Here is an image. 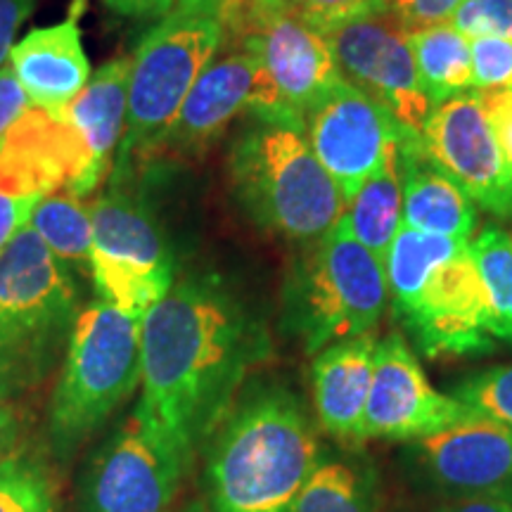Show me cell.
<instances>
[{
    "label": "cell",
    "mask_w": 512,
    "mask_h": 512,
    "mask_svg": "<svg viewBox=\"0 0 512 512\" xmlns=\"http://www.w3.org/2000/svg\"><path fill=\"white\" fill-rule=\"evenodd\" d=\"M268 337L214 275H185L140 318V401L133 415L183 448H200L235 406Z\"/></svg>",
    "instance_id": "1"
},
{
    "label": "cell",
    "mask_w": 512,
    "mask_h": 512,
    "mask_svg": "<svg viewBox=\"0 0 512 512\" xmlns=\"http://www.w3.org/2000/svg\"><path fill=\"white\" fill-rule=\"evenodd\" d=\"M309 408L268 384L235 401L209 448V512H292L320 463Z\"/></svg>",
    "instance_id": "2"
},
{
    "label": "cell",
    "mask_w": 512,
    "mask_h": 512,
    "mask_svg": "<svg viewBox=\"0 0 512 512\" xmlns=\"http://www.w3.org/2000/svg\"><path fill=\"white\" fill-rule=\"evenodd\" d=\"M230 181L256 226L299 245L330 233L347 209V197L294 121L256 119L240 133L230 150Z\"/></svg>",
    "instance_id": "3"
},
{
    "label": "cell",
    "mask_w": 512,
    "mask_h": 512,
    "mask_svg": "<svg viewBox=\"0 0 512 512\" xmlns=\"http://www.w3.org/2000/svg\"><path fill=\"white\" fill-rule=\"evenodd\" d=\"M76 318L67 264L24 226L0 254V399L34 389L53 373Z\"/></svg>",
    "instance_id": "4"
},
{
    "label": "cell",
    "mask_w": 512,
    "mask_h": 512,
    "mask_svg": "<svg viewBox=\"0 0 512 512\" xmlns=\"http://www.w3.org/2000/svg\"><path fill=\"white\" fill-rule=\"evenodd\" d=\"M389 302L384 261L342 223L306 242L283 285V325L309 354L375 332Z\"/></svg>",
    "instance_id": "5"
},
{
    "label": "cell",
    "mask_w": 512,
    "mask_h": 512,
    "mask_svg": "<svg viewBox=\"0 0 512 512\" xmlns=\"http://www.w3.org/2000/svg\"><path fill=\"white\" fill-rule=\"evenodd\" d=\"M140 387V318L98 302L76 318L62 358L48 432L69 458Z\"/></svg>",
    "instance_id": "6"
},
{
    "label": "cell",
    "mask_w": 512,
    "mask_h": 512,
    "mask_svg": "<svg viewBox=\"0 0 512 512\" xmlns=\"http://www.w3.org/2000/svg\"><path fill=\"white\" fill-rule=\"evenodd\" d=\"M226 29L219 19L171 12L143 38L128 72L126 128L114 176L126 178L176 119L188 93L219 55Z\"/></svg>",
    "instance_id": "7"
},
{
    "label": "cell",
    "mask_w": 512,
    "mask_h": 512,
    "mask_svg": "<svg viewBox=\"0 0 512 512\" xmlns=\"http://www.w3.org/2000/svg\"><path fill=\"white\" fill-rule=\"evenodd\" d=\"M389 302L427 358L475 356L496 347L494 311L472 240L392 280Z\"/></svg>",
    "instance_id": "8"
},
{
    "label": "cell",
    "mask_w": 512,
    "mask_h": 512,
    "mask_svg": "<svg viewBox=\"0 0 512 512\" xmlns=\"http://www.w3.org/2000/svg\"><path fill=\"white\" fill-rule=\"evenodd\" d=\"M91 275L105 304L143 318L176 283V261L155 211L131 181H112L91 207Z\"/></svg>",
    "instance_id": "9"
},
{
    "label": "cell",
    "mask_w": 512,
    "mask_h": 512,
    "mask_svg": "<svg viewBox=\"0 0 512 512\" xmlns=\"http://www.w3.org/2000/svg\"><path fill=\"white\" fill-rule=\"evenodd\" d=\"M233 29L259 62L249 114L302 124L306 114L344 81L323 31L283 10L249 3Z\"/></svg>",
    "instance_id": "10"
},
{
    "label": "cell",
    "mask_w": 512,
    "mask_h": 512,
    "mask_svg": "<svg viewBox=\"0 0 512 512\" xmlns=\"http://www.w3.org/2000/svg\"><path fill=\"white\" fill-rule=\"evenodd\" d=\"M190 458L136 415L100 446L83 472V512H166Z\"/></svg>",
    "instance_id": "11"
},
{
    "label": "cell",
    "mask_w": 512,
    "mask_h": 512,
    "mask_svg": "<svg viewBox=\"0 0 512 512\" xmlns=\"http://www.w3.org/2000/svg\"><path fill=\"white\" fill-rule=\"evenodd\" d=\"M325 38L344 79L392 114L406 138H418L434 107L415 72L408 31L382 12L339 24Z\"/></svg>",
    "instance_id": "12"
},
{
    "label": "cell",
    "mask_w": 512,
    "mask_h": 512,
    "mask_svg": "<svg viewBox=\"0 0 512 512\" xmlns=\"http://www.w3.org/2000/svg\"><path fill=\"white\" fill-rule=\"evenodd\" d=\"M415 143L477 207L512 216V171L477 91L434 107Z\"/></svg>",
    "instance_id": "13"
},
{
    "label": "cell",
    "mask_w": 512,
    "mask_h": 512,
    "mask_svg": "<svg viewBox=\"0 0 512 512\" xmlns=\"http://www.w3.org/2000/svg\"><path fill=\"white\" fill-rule=\"evenodd\" d=\"M105 178L91 147L62 112L29 105L0 145V192L48 197L72 192L88 197Z\"/></svg>",
    "instance_id": "14"
},
{
    "label": "cell",
    "mask_w": 512,
    "mask_h": 512,
    "mask_svg": "<svg viewBox=\"0 0 512 512\" xmlns=\"http://www.w3.org/2000/svg\"><path fill=\"white\" fill-rule=\"evenodd\" d=\"M477 411L437 392L401 332L377 339L363 437L415 444L439 434Z\"/></svg>",
    "instance_id": "15"
},
{
    "label": "cell",
    "mask_w": 512,
    "mask_h": 512,
    "mask_svg": "<svg viewBox=\"0 0 512 512\" xmlns=\"http://www.w3.org/2000/svg\"><path fill=\"white\" fill-rule=\"evenodd\" d=\"M304 131L347 204L403 140H411L392 114L347 79L306 114Z\"/></svg>",
    "instance_id": "16"
},
{
    "label": "cell",
    "mask_w": 512,
    "mask_h": 512,
    "mask_svg": "<svg viewBox=\"0 0 512 512\" xmlns=\"http://www.w3.org/2000/svg\"><path fill=\"white\" fill-rule=\"evenodd\" d=\"M408 456L448 498L512 496V425L482 413L415 441Z\"/></svg>",
    "instance_id": "17"
},
{
    "label": "cell",
    "mask_w": 512,
    "mask_h": 512,
    "mask_svg": "<svg viewBox=\"0 0 512 512\" xmlns=\"http://www.w3.org/2000/svg\"><path fill=\"white\" fill-rule=\"evenodd\" d=\"M256 72V55L242 43L228 55H216L195 81L176 119L140 164L185 159L207 150L242 112H249Z\"/></svg>",
    "instance_id": "18"
},
{
    "label": "cell",
    "mask_w": 512,
    "mask_h": 512,
    "mask_svg": "<svg viewBox=\"0 0 512 512\" xmlns=\"http://www.w3.org/2000/svg\"><path fill=\"white\" fill-rule=\"evenodd\" d=\"M375 349V332H368L330 344L313 358L311 384L316 418L320 427L342 444L358 446L366 441L363 420L373 382Z\"/></svg>",
    "instance_id": "19"
},
{
    "label": "cell",
    "mask_w": 512,
    "mask_h": 512,
    "mask_svg": "<svg viewBox=\"0 0 512 512\" xmlns=\"http://www.w3.org/2000/svg\"><path fill=\"white\" fill-rule=\"evenodd\" d=\"M8 64L29 102L62 112L91 79V62L74 17L53 27L31 29L10 50Z\"/></svg>",
    "instance_id": "20"
},
{
    "label": "cell",
    "mask_w": 512,
    "mask_h": 512,
    "mask_svg": "<svg viewBox=\"0 0 512 512\" xmlns=\"http://www.w3.org/2000/svg\"><path fill=\"white\" fill-rule=\"evenodd\" d=\"M418 138L401 145L403 226L444 238L472 240L477 228L475 202L446 174L420 155Z\"/></svg>",
    "instance_id": "21"
},
{
    "label": "cell",
    "mask_w": 512,
    "mask_h": 512,
    "mask_svg": "<svg viewBox=\"0 0 512 512\" xmlns=\"http://www.w3.org/2000/svg\"><path fill=\"white\" fill-rule=\"evenodd\" d=\"M128 72H131V60L105 62L91 74L83 91L62 110V117L81 133L105 174L110 171V162L114 166V152L119 150L124 138Z\"/></svg>",
    "instance_id": "22"
},
{
    "label": "cell",
    "mask_w": 512,
    "mask_h": 512,
    "mask_svg": "<svg viewBox=\"0 0 512 512\" xmlns=\"http://www.w3.org/2000/svg\"><path fill=\"white\" fill-rule=\"evenodd\" d=\"M339 223L377 259L384 261L403 226L401 147L351 197Z\"/></svg>",
    "instance_id": "23"
},
{
    "label": "cell",
    "mask_w": 512,
    "mask_h": 512,
    "mask_svg": "<svg viewBox=\"0 0 512 512\" xmlns=\"http://www.w3.org/2000/svg\"><path fill=\"white\" fill-rule=\"evenodd\" d=\"M415 72L432 107L475 91L470 38L451 22L408 31Z\"/></svg>",
    "instance_id": "24"
},
{
    "label": "cell",
    "mask_w": 512,
    "mask_h": 512,
    "mask_svg": "<svg viewBox=\"0 0 512 512\" xmlns=\"http://www.w3.org/2000/svg\"><path fill=\"white\" fill-rule=\"evenodd\" d=\"M292 512H380L375 470L361 456L320 458Z\"/></svg>",
    "instance_id": "25"
},
{
    "label": "cell",
    "mask_w": 512,
    "mask_h": 512,
    "mask_svg": "<svg viewBox=\"0 0 512 512\" xmlns=\"http://www.w3.org/2000/svg\"><path fill=\"white\" fill-rule=\"evenodd\" d=\"M29 226L64 264L91 268V209L72 192H53L36 204Z\"/></svg>",
    "instance_id": "26"
},
{
    "label": "cell",
    "mask_w": 512,
    "mask_h": 512,
    "mask_svg": "<svg viewBox=\"0 0 512 512\" xmlns=\"http://www.w3.org/2000/svg\"><path fill=\"white\" fill-rule=\"evenodd\" d=\"M477 268L494 311V337L512 347V235L503 228H484L472 240Z\"/></svg>",
    "instance_id": "27"
},
{
    "label": "cell",
    "mask_w": 512,
    "mask_h": 512,
    "mask_svg": "<svg viewBox=\"0 0 512 512\" xmlns=\"http://www.w3.org/2000/svg\"><path fill=\"white\" fill-rule=\"evenodd\" d=\"M0 512H57L53 486L41 465L24 456L0 463Z\"/></svg>",
    "instance_id": "28"
},
{
    "label": "cell",
    "mask_w": 512,
    "mask_h": 512,
    "mask_svg": "<svg viewBox=\"0 0 512 512\" xmlns=\"http://www.w3.org/2000/svg\"><path fill=\"white\" fill-rule=\"evenodd\" d=\"M249 3L268 10L290 12L323 34L339 24L389 12V0H249Z\"/></svg>",
    "instance_id": "29"
},
{
    "label": "cell",
    "mask_w": 512,
    "mask_h": 512,
    "mask_svg": "<svg viewBox=\"0 0 512 512\" xmlns=\"http://www.w3.org/2000/svg\"><path fill=\"white\" fill-rule=\"evenodd\" d=\"M448 394L486 418L512 425V363L467 375Z\"/></svg>",
    "instance_id": "30"
},
{
    "label": "cell",
    "mask_w": 512,
    "mask_h": 512,
    "mask_svg": "<svg viewBox=\"0 0 512 512\" xmlns=\"http://www.w3.org/2000/svg\"><path fill=\"white\" fill-rule=\"evenodd\" d=\"M475 91L512 88V41L510 38L482 36L470 38Z\"/></svg>",
    "instance_id": "31"
},
{
    "label": "cell",
    "mask_w": 512,
    "mask_h": 512,
    "mask_svg": "<svg viewBox=\"0 0 512 512\" xmlns=\"http://www.w3.org/2000/svg\"><path fill=\"white\" fill-rule=\"evenodd\" d=\"M451 24L467 38H510L512 41V0H465Z\"/></svg>",
    "instance_id": "32"
},
{
    "label": "cell",
    "mask_w": 512,
    "mask_h": 512,
    "mask_svg": "<svg viewBox=\"0 0 512 512\" xmlns=\"http://www.w3.org/2000/svg\"><path fill=\"white\" fill-rule=\"evenodd\" d=\"M465 0H389V15L406 31L451 22Z\"/></svg>",
    "instance_id": "33"
},
{
    "label": "cell",
    "mask_w": 512,
    "mask_h": 512,
    "mask_svg": "<svg viewBox=\"0 0 512 512\" xmlns=\"http://www.w3.org/2000/svg\"><path fill=\"white\" fill-rule=\"evenodd\" d=\"M477 95L482 100L486 117L491 121V128H494L505 162L512 171V88L477 91Z\"/></svg>",
    "instance_id": "34"
},
{
    "label": "cell",
    "mask_w": 512,
    "mask_h": 512,
    "mask_svg": "<svg viewBox=\"0 0 512 512\" xmlns=\"http://www.w3.org/2000/svg\"><path fill=\"white\" fill-rule=\"evenodd\" d=\"M29 105V95L24 93L22 83L12 74L10 64L0 67V145Z\"/></svg>",
    "instance_id": "35"
},
{
    "label": "cell",
    "mask_w": 512,
    "mask_h": 512,
    "mask_svg": "<svg viewBox=\"0 0 512 512\" xmlns=\"http://www.w3.org/2000/svg\"><path fill=\"white\" fill-rule=\"evenodd\" d=\"M38 202H41V197H12L0 192V254L19 230L29 226Z\"/></svg>",
    "instance_id": "36"
},
{
    "label": "cell",
    "mask_w": 512,
    "mask_h": 512,
    "mask_svg": "<svg viewBox=\"0 0 512 512\" xmlns=\"http://www.w3.org/2000/svg\"><path fill=\"white\" fill-rule=\"evenodd\" d=\"M38 0H0V67L8 64L19 27L27 22Z\"/></svg>",
    "instance_id": "37"
},
{
    "label": "cell",
    "mask_w": 512,
    "mask_h": 512,
    "mask_svg": "<svg viewBox=\"0 0 512 512\" xmlns=\"http://www.w3.org/2000/svg\"><path fill=\"white\" fill-rule=\"evenodd\" d=\"M247 3L249 0H176L174 12L219 19L223 29H228L238 22L242 10L247 8Z\"/></svg>",
    "instance_id": "38"
},
{
    "label": "cell",
    "mask_w": 512,
    "mask_h": 512,
    "mask_svg": "<svg viewBox=\"0 0 512 512\" xmlns=\"http://www.w3.org/2000/svg\"><path fill=\"white\" fill-rule=\"evenodd\" d=\"M102 3L128 19H164L176 8V0H102Z\"/></svg>",
    "instance_id": "39"
},
{
    "label": "cell",
    "mask_w": 512,
    "mask_h": 512,
    "mask_svg": "<svg viewBox=\"0 0 512 512\" xmlns=\"http://www.w3.org/2000/svg\"><path fill=\"white\" fill-rule=\"evenodd\" d=\"M434 512H512V496L448 498V503Z\"/></svg>",
    "instance_id": "40"
},
{
    "label": "cell",
    "mask_w": 512,
    "mask_h": 512,
    "mask_svg": "<svg viewBox=\"0 0 512 512\" xmlns=\"http://www.w3.org/2000/svg\"><path fill=\"white\" fill-rule=\"evenodd\" d=\"M17 441V415L8 403L0 401V463L10 458L12 446Z\"/></svg>",
    "instance_id": "41"
},
{
    "label": "cell",
    "mask_w": 512,
    "mask_h": 512,
    "mask_svg": "<svg viewBox=\"0 0 512 512\" xmlns=\"http://www.w3.org/2000/svg\"><path fill=\"white\" fill-rule=\"evenodd\" d=\"M181 512H207V508H204L202 503H195V505H190V508H185Z\"/></svg>",
    "instance_id": "42"
}]
</instances>
